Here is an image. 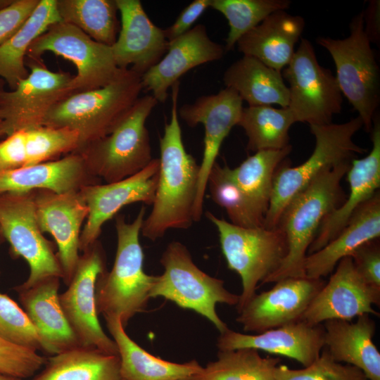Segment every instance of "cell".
I'll return each mask as SVG.
<instances>
[{"label":"cell","mask_w":380,"mask_h":380,"mask_svg":"<svg viewBox=\"0 0 380 380\" xmlns=\"http://www.w3.org/2000/svg\"><path fill=\"white\" fill-rule=\"evenodd\" d=\"M279 357H262L259 350L240 348L218 350L217 359L187 380H276Z\"/></svg>","instance_id":"cell-35"},{"label":"cell","mask_w":380,"mask_h":380,"mask_svg":"<svg viewBox=\"0 0 380 380\" xmlns=\"http://www.w3.org/2000/svg\"><path fill=\"white\" fill-rule=\"evenodd\" d=\"M5 241V239L4 237L3 233L1 232V227H0V245Z\"/></svg>","instance_id":"cell-50"},{"label":"cell","mask_w":380,"mask_h":380,"mask_svg":"<svg viewBox=\"0 0 380 380\" xmlns=\"http://www.w3.org/2000/svg\"><path fill=\"white\" fill-rule=\"evenodd\" d=\"M46 359L37 351L20 347L0 338V374L28 378L34 374Z\"/></svg>","instance_id":"cell-42"},{"label":"cell","mask_w":380,"mask_h":380,"mask_svg":"<svg viewBox=\"0 0 380 380\" xmlns=\"http://www.w3.org/2000/svg\"><path fill=\"white\" fill-rule=\"evenodd\" d=\"M324 346L323 324L300 320L256 334L227 329L217 341L218 350L253 348L294 360L304 367L312 363Z\"/></svg>","instance_id":"cell-21"},{"label":"cell","mask_w":380,"mask_h":380,"mask_svg":"<svg viewBox=\"0 0 380 380\" xmlns=\"http://www.w3.org/2000/svg\"><path fill=\"white\" fill-rule=\"evenodd\" d=\"M25 141V130L15 132L0 141V172L26 166Z\"/></svg>","instance_id":"cell-45"},{"label":"cell","mask_w":380,"mask_h":380,"mask_svg":"<svg viewBox=\"0 0 380 380\" xmlns=\"http://www.w3.org/2000/svg\"><path fill=\"white\" fill-rule=\"evenodd\" d=\"M222 79L225 87L234 90L249 106H289V88L281 72L254 57L243 56L227 68Z\"/></svg>","instance_id":"cell-30"},{"label":"cell","mask_w":380,"mask_h":380,"mask_svg":"<svg viewBox=\"0 0 380 380\" xmlns=\"http://www.w3.org/2000/svg\"><path fill=\"white\" fill-rule=\"evenodd\" d=\"M39 0H12L0 9V45L12 37L27 21Z\"/></svg>","instance_id":"cell-43"},{"label":"cell","mask_w":380,"mask_h":380,"mask_svg":"<svg viewBox=\"0 0 380 380\" xmlns=\"http://www.w3.org/2000/svg\"><path fill=\"white\" fill-rule=\"evenodd\" d=\"M61 22L56 0H39L38 5L23 25L0 45V77L11 89L25 78L26 57L32 42L50 26Z\"/></svg>","instance_id":"cell-32"},{"label":"cell","mask_w":380,"mask_h":380,"mask_svg":"<svg viewBox=\"0 0 380 380\" xmlns=\"http://www.w3.org/2000/svg\"><path fill=\"white\" fill-rule=\"evenodd\" d=\"M379 0L370 1L365 11H363L365 32L371 43L379 44L380 39V7Z\"/></svg>","instance_id":"cell-47"},{"label":"cell","mask_w":380,"mask_h":380,"mask_svg":"<svg viewBox=\"0 0 380 380\" xmlns=\"http://www.w3.org/2000/svg\"></svg>","instance_id":"cell-51"},{"label":"cell","mask_w":380,"mask_h":380,"mask_svg":"<svg viewBox=\"0 0 380 380\" xmlns=\"http://www.w3.org/2000/svg\"><path fill=\"white\" fill-rule=\"evenodd\" d=\"M32 380H123L119 355L78 346L51 355Z\"/></svg>","instance_id":"cell-31"},{"label":"cell","mask_w":380,"mask_h":380,"mask_svg":"<svg viewBox=\"0 0 380 380\" xmlns=\"http://www.w3.org/2000/svg\"><path fill=\"white\" fill-rule=\"evenodd\" d=\"M12 0H0V9L8 6Z\"/></svg>","instance_id":"cell-49"},{"label":"cell","mask_w":380,"mask_h":380,"mask_svg":"<svg viewBox=\"0 0 380 380\" xmlns=\"http://www.w3.org/2000/svg\"><path fill=\"white\" fill-rule=\"evenodd\" d=\"M179 81L172 86L170 120L160 138V170L151 213L141 233L153 241L171 229H186L192 223L200 165L184 148L178 116Z\"/></svg>","instance_id":"cell-1"},{"label":"cell","mask_w":380,"mask_h":380,"mask_svg":"<svg viewBox=\"0 0 380 380\" xmlns=\"http://www.w3.org/2000/svg\"><path fill=\"white\" fill-rule=\"evenodd\" d=\"M104 318L118 348L123 380H187L202 369L195 360L176 363L151 355L127 334L118 318Z\"/></svg>","instance_id":"cell-29"},{"label":"cell","mask_w":380,"mask_h":380,"mask_svg":"<svg viewBox=\"0 0 380 380\" xmlns=\"http://www.w3.org/2000/svg\"><path fill=\"white\" fill-rule=\"evenodd\" d=\"M224 47L208 37L205 27L198 24L169 42L163 57L141 75L143 89L152 92L158 102L164 103L167 91L192 68L221 59Z\"/></svg>","instance_id":"cell-22"},{"label":"cell","mask_w":380,"mask_h":380,"mask_svg":"<svg viewBox=\"0 0 380 380\" xmlns=\"http://www.w3.org/2000/svg\"><path fill=\"white\" fill-rule=\"evenodd\" d=\"M274 377L276 380H368L357 367L335 361L324 348L312 363L303 369L279 364Z\"/></svg>","instance_id":"cell-41"},{"label":"cell","mask_w":380,"mask_h":380,"mask_svg":"<svg viewBox=\"0 0 380 380\" xmlns=\"http://www.w3.org/2000/svg\"><path fill=\"white\" fill-rule=\"evenodd\" d=\"M100 181L89 173L82 156L73 152L58 160L0 172V194L40 189L64 194Z\"/></svg>","instance_id":"cell-25"},{"label":"cell","mask_w":380,"mask_h":380,"mask_svg":"<svg viewBox=\"0 0 380 380\" xmlns=\"http://www.w3.org/2000/svg\"><path fill=\"white\" fill-rule=\"evenodd\" d=\"M289 0H211L210 7L221 13L229 27L225 51L232 50L238 40L271 13L286 11Z\"/></svg>","instance_id":"cell-38"},{"label":"cell","mask_w":380,"mask_h":380,"mask_svg":"<svg viewBox=\"0 0 380 380\" xmlns=\"http://www.w3.org/2000/svg\"><path fill=\"white\" fill-rule=\"evenodd\" d=\"M0 380H22L20 378L0 374Z\"/></svg>","instance_id":"cell-48"},{"label":"cell","mask_w":380,"mask_h":380,"mask_svg":"<svg viewBox=\"0 0 380 380\" xmlns=\"http://www.w3.org/2000/svg\"><path fill=\"white\" fill-rule=\"evenodd\" d=\"M207 186L213 201L225 210L229 222L245 228L263 227L265 216L236 182L229 166L215 162Z\"/></svg>","instance_id":"cell-37"},{"label":"cell","mask_w":380,"mask_h":380,"mask_svg":"<svg viewBox=\"0 0 380 380\" xmlns=\"http://www.w3.org/2000/svg\"><path fill=\"white\" fill-rule=\"evenodd\" d=\"M371 132L372 146L364 158L351 160L346 173L349 194L344 201L323 220L310 246L308 255L315 253L334 239L346 226L353 215L380 187V122L376 115L373 119Z\"/></svg>","instance_id":"cell-23"},{"label":"cell","mask_w":380,"mask_h":380,"mask_svg":"<svg viewBox=\"0 0 380 380\" xmlns=\"http://www.w3.org/2000/svg\"><path fill=\"white\" fill-rule=\"evenodd\" d=\"M26 65L29 74L15 89H0V137L43 126L52 107L72 94L70 73L51 71L41 59L26 58Z\"/></svg>","instance_id":"cell-12"},{"label":"cell","mask_w":380,"mask_h":380,"mask_svg":"<svg viewBox=\"0 0 380 380\" xmlns=\"http://www.w3.org/2000/svg\"><path fill=\"white\" fill-rule=\"evenodd\" d=\"M141 77L128 68L104 87L72 93L52 107L43 126L77 132L78 151L110 134L125 118L140 98L143 89Z\"/></svg>","instance_id":"cell-4"},{"label":"cell","mask_w":380,"mask_h":380,"mask_svg":"<svg viewBox=\"0 0 380 380\" xmlns=\"http://www.w3.org/2000/svg\"><path fill=\"white\" fill-rule=\"evenodd\" d=\"M146 213L141 207L132 222L125 216L115 218L117 250L113 268L97 279L95 300L98 314L120 319L124 328L137 314L147 308L151 290L157 276L143 270L144 253L139 234Z\"/></svg>","instance_id":"cell-2"},{"label":"cell","mask_w":380,"mask_h":380,"mask_svg":"<svg viewBox=\"0 0 380 380\" xmlns=\"http://www.w3.org/2000/svg\"><path fill=\"white\" fill-rule=\"evenodd\" d=\"M327 283L317 293L302 320L312 325L329 319L351 321L364 314L379 316L380 289L367 283L356 271L351 257L341 260Z\"/></svg>","instance_id":"cell-18"},{"label":"cell","mask_w":380,"mask_h":380,"mask_svg":"<svg viewBox=\"0 0 380 380\" xmlns=\"http://www.w3.org/2000/svg\"><path fill=\"white\" fill-rule=\"evenodd\" d=\"M0 227L10 244L12 258H23L30 267V287L49 277L63 278V271L51 242L42 234L36 217L34 191L0 194Z\"/></svg>","instance_id":"cell-13"},{"label":"cell","mask_w":380,"mask_h":380,"mask_svg":"<svg viewBox=\"0 0 380 380\" xmlns=\"http://www.w3.org/2000/svg\"><path fill=\"white\" fill-rule=\"evenodd\" d=\"M33 191L37 224L42 233H49L56 241L62 279L68 286L80 259L81 227L87 217L88 207L80 191L64 194L43 189Z\"/></svg>","instance_id":"cell-19"},{"label":"cell","mask_w":380,"mask_h":380,"mask_svg":"<svg viewBox=\"0 0 380 380\" xmlns=\"http://www.w3.org/2000/svg\"><path fill=\"white\" fill-rule=\"evenodd\" d=\"M61 22L81 30L94 41L111 46L120 25L115 0H56Z\"/></svg>","instance_id":"cell-33"},{"label":"cell","mask_w":380,"mask_h":380,"mask_svg":"<svg viewBox=\"0 0 380 380\" xmlns=\"http://www.w3.org/2000/svg\"><path fill=\"white\" fill-rule=\"evenodd\" d=\"M291 148L289 145L279 150L259 151L239 166L231 168L236 182L264 216L268 209L276 171Z\"/></svg>","instance_id":"cell-36"},{"label":"cell","mask_w":380,"mask_h":380,"mask_svg":"<svg viewBox=\"0 0 380 380\" xmlns=\"http://www.w3.org/2000/svg\"><path fill=\"white\" fill-rule=\"evenodd\" d=\"M211 0H194L185 7L176 20L164 30L165 37L170 42L189 31L192 25L210 7Z\"/></svg>","instance_id":"cell-46"},{"label":"cell","mask_w":380,"mask_h":380,"mask_svg":"<svg viewBox=\"0 0 380 380\" xmlns=\"http://www.w3.org/2000/svg\"><path fill=\"white\" fill-rule=\"evenodd\" d=\"M289 84V103L296 122L309 125L332 123L342 109L343 95L336 77L322 66L311 42L301 38L289 63L282 70Z\"/></svg>","instance_id":"cell-10"},{"label":"cell","mask_w":380,"mask_h":380,"mask_svg":"<svg viewBox=\"0 0 380 380\" xmlns=\"http://www.w3.org/2000/svg\"><path fill=\"white\" fill-rule=\"evenodd\" d=\"M59 287L60 278L49 277L30 287L14 288L37 331L44 352L51 355L81 346L60 305Z\"/></svg>","instance_id":"cell-24"},{"label":"cell","mask_w":380,"mask_h":380,"mask_svg":"<svg viewBox=\"0 0 380 380\" xmlns=\"http://www.w3.org/2000/svg\"><path fill=\"white\" fill-rule=\"evenodd\" d=\"M47 51L62 56L75 66L77 75L70 83L72 93L104 87L126 70L117 66L111 46L94 41L75 26L63 22L52 25L38 37L26 58L41 59Z\"/></svg>","instance_id":"cell-11"},{"label":"cell","mask_w":380,"mask_h":380,"mask_svg":"<svg viewBox=\"0 0 380 380\" xmlns=\"http://www.w3.org/2000/svg\"><path fill=\"white\" fill-rule=\"evenodd\" d=\"M106 255L98 240L80 255L68 289L59 293L60 305L80 345L118 354L115 341L106 334L98 318L95 288L106 270Z\"/></svg>","instance_id":"cell-14"},{"label":"cell","mask_w":380,"mask_h":380,"mask_svg":"<svg viewBox=\"0 0 380 380\" xmlns=\"http://www.w3.org/2000/svg\"><path fill=\"white\" fill-rule=\"evenodd\" d=\"M120 28L111 46L117 66L142 75L165 54L168 41L164 30L148 18L139 0H115Z\"/></svg>","instance_id":"cell-20"},{"label":"cell","mask_w":380,"mask_h":380,"mask_svg":"<svg viewBox=\"0 0 380 380\" xmlns=\"http://www.w3.org/2000/svg\"><path fill=\"white\" fill-rule=\"evenodd\" d=\"M323 327L324 348L335 361L357 367L368 380H380V353L373 342L376 327L370 315L355 322L329 319Z\"/></svg>","instance_id":"cell-28"},{"label":"cell","mask_w":380,"mask_h":380,"mask_svg":"<svg viewBox=\"0 0 380 380\" xmlns=\"http://www.w3.org/2000/svg\"><path fill=\"white\" fill-rule=\"evenodd\" d=\"M164 272L157 275L150 298L163 297L184 309L194 310L208 319L222 333L228 327L216 312V304L237 305L239 295L228 291L223 280L203 272L194 262L187 248L170 242L162 254Z\"/></svg>","instance_id":"cell-7"},{"label":"cell","mask_w":380,"mask_h":380,"mask_svg":"<svg viewBox=\"0 0 380 380\" xmlns=\"http://www.w3.org/2000/svg\"><path fill=\"white\" fill-rule=\"evenodd\" d=\"M159 170V158H153L145 168L126 179L80 189L89 213L80 234V251L84 252L99 240L103 224L122 207L136 202L153 204Z\"/></svg>","instance_id":"cell-16"},{"label":"cell","mask_w":380,"mask_h":380,"mask_svg":"<svg viewBox=\"0 0 380 380\" xmlns=\"http://www.w3.org/2000/svg\"><path fill=\"white\" fill-rule=\"evenodd\" d=\"M350 163L344 162L322 172L288 205L278 224L286 236L287 253L262 284L287 277H305L308 251L321 224L346 198L341 182Z\"/></svg>","instance_id":"cell-3"},{"label":"cell","mask_w":380,"mask_h":380,"mask_svg":"<svg viewBox=\"0 0 380 380\" xmlns=\"http://www.w3.org/2000/svg\"><path fill=\"white\" fill-rule=\"evenodd\" d=\"M25 131V167L55 160L62 154L76 151L79 146L77 132L67 127L40 126Z\"/></svg>","instance_id":"cell-39"},{"label":"cell","mask_w":380,"mask_h":380,"mask_svg":"<svg viewBox=\"0 0 380 380\" xmlns=\"http://www.w3.org/2000/svg\"><path fill=\"white\" fill-rule=\"evenodd\" d=\"M344 39L319 37L318 44L331 55L340 90L370 132L380 103V71L364 28L363 11L355 15Z\"/></svg>","instance_id":"cell-9"},{"label":"cell","mask_w":380,"mask_h":380,"mask_svg":"<svg viewBox=\"0 0 380 380\" xmlns=\"http://www.w3.org/2000/svg\"><path fill=\"white\" fill-rule=\"evenodd\" d=\"M0 338L20 347L44 351L41 338L26 312L8 296L1 293Z\"/></svg>","instance_id":"cell-40"},{"label":"cell","mask_w":380,"mask_h":380,"mask_svg":"<svg viewBox=\"0 0 380 380\" xmlns=\"http://www.w3.org/2000/svg\"><path fill=\"white\" fill-rule=\"evenodd\" d=\"M295 122V118L288 107L248 106L243 108L238 126L244 129L248 137L247 148L257 152L289 146V132Z\"/></svg>","instance_id":"cell-34"},{"label":"cell","mask_w":380,"mask_h":380,"mask_svg":"<svg viewBox=\"0 0 380 380\" xmlns=\"http://www.w3.org/2000/svg\"><path fill=\"white\" fill-rule=\"evenodd\" d=\"M380 236V195L377 191L350 217L338 235L319 251L308 254L306 277L320 279L331 273L338 262L362 245Z\"/></svg>","instance_id":"cell-26"},{"label":"cell","mask_w":380,"mask_h":380,"mask_svg":"<svg viewBox=\"0 0 380 380\" xmlns=\"http://www.w3.org/2000/svg\"><path fill=\"white\" fill-rule=\"evenodd\" d=\"M205 216L216 227L228 268L241 278L238 312L254 296L258 286L280 266L287 253L286 236L279 227L245 228L209 211Z\"/></svg>","instance_id":"cell-8"},{"label":"cell","mask_w":380,"mask_h":380,"mask_svg":"<svg viewBox=\"0 0 380 380\" xmlns=\"http://www.w3.org/2000/svg\"><path fill=\"white\" fill-rule=\"evenodd\" d=\"M362 127L358 116L341 124L310 125L315 139L314 150L302 164L292 167L280 165L277 170L263 227H277L288 205L322 172L367 151L353 140Z\"/></svg>","instance_id":"cell-5"},{"label":"cell","mask_w":380,"mask_h":380,"mask_svg":"<svg viewBox=\"0 0 380 380\" xmlns=\"http://www.w3.org/2000/svg\"><path fill=\"white\" fill-rule=\"evenodd\" d=\"M157 103L152 95L140 97L110 134L75 151L93 177L106 183L115 182L137 174L151 162L146 122Z\"/></svg>","instance_id":"cell-6"},{"label":"cell","mask_w":380,"mask_h":380,"mask_svg":"<svg viewBox=\"0 0 380 380\" xmlns=\"http://www.w3.org/2000/svg\"><path fill=\"white\" fill-rule=\"evenodd\" d=\"M350 257L360 277L367 283L380 289V248L377 239L362 245Z\"/></svg>","instance_id":"cell-44"},{"label":"cell","mask_w":380,"mask_h":380,"mask_svg":"<svg viewBox=\"0 0 380 380\" xmlns=\"http://www.w3.org/2000/svg\"><path fill=\"white\" fill-rule=\"evenodd\" d=\"M324 284L306 277L280 279L270 290L255 293L238 312L236 321L244 331L255 334L300 321Z\"/></svg>","instance_id":"cell-17"},{"label":"cell","mask_w":380,"mask_h":380,"mask_svg":"<svg viewBox=\"0 0 380 380\" xmlns=\"http://www.w3.org/2000/svg\"><path fill=\"white\" fill-rule=\"evenodd\" d=\"M243 108V100L239 95L225 87L217 94L202 96L194 103L184 104L177 110L178 116L189 127L201 123L205 129L203 154L193 211L194 222L201 219L209 173L216 162L223 141L231 129L238 125Z\"/></svg>","instance_id":"cell-15"},{"label":"cell","mask_w":380,"mask_h":380,"mask_svg":"<svg viewBox=\"0 0 380 380\" xmlns=\"http://www.w3.org/2000/svg\"><path fill=\"white\" fill-rule=\"evenodd\" d=\"M305 27V20L286 11L274 12L236 42L243 56H252L281 72L289 63L295 45Z\"/></svg>","instance_id":"cell-27"}]
</instances>
